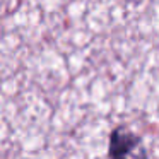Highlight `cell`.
I'll use <instances>...</instances> for the list:
<instances>
[{"label":"cell","mask_w":159,"mask_h":159,"mask_svg":"<svg viewBox=\"0 0 159 159\" xmlns=\"http://www.w3.org/2000/svg\"><path fill=\"white\" fill-rule=\"evenodd\" d=\"M110 157L111 159H147L144 142L128 127L120 125L110 135Z\"/></svg>","instance_id":"1"}]
</instances>
